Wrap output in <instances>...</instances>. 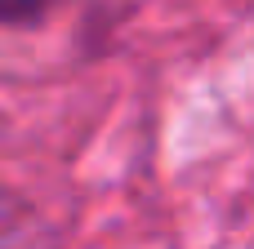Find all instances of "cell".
Listing matches in <instances>:
<instances>
[{"label": "cell", "mask_w": 254, "mask_h": 249, "mask_svg": "<svg viewBox=\"0 0 254 249\" xmlns=\"http://www.w3.org/2000/svg\"><path fill=\"white\" fill-rule=\"evenodd\" d=\"M49 0H0V22H27L45 9Z\"/></svg>", "instance_id": "6da1fadb"}]
</instances>
